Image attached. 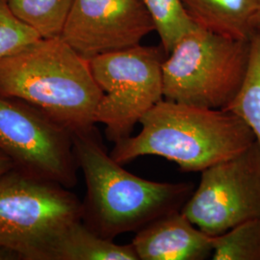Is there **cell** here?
Returning a JSON list of instances; mask_svg holds the SVG:
<instances>
[{
	"label": "cell",
	"mask_w": 260,
	"mask_h": 260,
	"mask_svg": "<svg viewBox=\"0 0 260 260\" xmlns=\"http://www.w3.org/2000/svg\"><path fill=\"white\" fill-rule=\"evenodd\" d=\"M73 140L87 186L82 222L103 238L114 240L123 233H137L181 210L194 192L192 183L156 182L127 172L106 152L96 128L73 134Z\"/></svg>",
	"instance_id": "1"
},
{
	"label": "cell",
	"mask_w": 260,
	"mask_h": 260,
	"mask_svg": "<svg viewBox=\"0 0 260 260\" xmlns=\"http://www.w3.org/2000/svg\"><path fill=\"white\" fill-rule=\"evenodd\" d=\"M139 134L115 143L110 152L123 165L146 155L166 158L184 173L203 172L234 157L255 142L232 112L162 100L140 121Z\"/></svg>",
	"instance_id": "2"
},
{
	"label": "cell",
	"mask_w": 260,
	"mask_h": 260,
	"mask_svg": "<svg viewBox=\"0 0 260 260\" xmlns=\"http://www.w3.org/2000/svg\"><path fill=\"white\" fill-rule=\"evenodd\" d=\"M0 95L34 105L76 134L95 128L103 91L89 60L58 36L40 38L0 61Z\"/></svg>",
	"instance_id": "3"
},
{
	"label": "cell",
	"mask_w": 260,
	"mask_h": 260,
	"mask_svg": "<svg viewBox=\"0 0 260 260\" xmlns=\"http://www.w3.org/2000/svg\"><path fill=\"white\" fill-rule=\"evenodd\" d=\"M251 40L194 28L165 58L164 100L224 109L238 93L250 60Z\"/></svg>",
	"instance_id": "4"
},
{
	"label": "cell",
	"mask_w": 260,
	"mask_h": 260,
	"mask_svg": "<svg viewBox=\"0 0 260 260\" xmlns=\"http://www.w3.org/2000/svg\"><path fill=\"white\" fill-rule=\"evenodd\" d=\"M82 220V202L69 188L14 167L0 175V245L22 260H49L57 238Z\"/></svg>",
	"instance_id": "5"
},
{
	"label": "cell",
	"mask_w": 260,
	"mask_h": 260,
	"mask_svg": "<svg viewBox=\"0 0 260 260\" xmlns=\"http://www.w3.org/2000/svg\"><path fill=\"white\" fill-rule=\"evenodd\" d=\"M162 47L141 44L89 60L93 77L103 91L95 122L105 126L107 139L117 143L131 136L135 125L163 96Z\"/></svg>",
	"instance_id": "6"
},
{
	"label": "cell",
	"mask_w": 260,
	"mask_h": 260,
	"mask_svg": "<svg viewBox=\"0 0 260 260\" xmlns=\"http://www.w3.org/2000/svg\"><path fill=\"white\" fill-rule=\"evenodd\" d=\"M0 151L30 176L69 189L77 183L73 133L16 98L0 95Z\"/></svg>",
	"instance_id": "7"
},
{
	"label": "cell",
	"mask_w": 260,
	"mask_h": 260,
	"mask_svg": "<svg viewBox=\"0 0 260 260\" xmlns=\"http://www.w3.org/2000/svg\"><path fill=\"white\" fill-rule=\"evenodd\" d=\"M181 212L202 232L216 236L260 218V149L254 142L236 156L202 172Z\"/></svg>",
	"instance_id": "8"
},
{
	"label": "cell",
	"mask_w": 260,
	"mask_h": 260,
	"mask_svg": "<svg viewBox=\"0 0 260 260\" xmlns=\"http://www.w3.org/2000/svg\"><path fill=\"white\" fill-rule=\"evenodd\" d=\"M152 31L142 0H74L60 37L91 59L138 46Z\"/></svg>",
	"instance_id": "9"
},
{
	"label": "cell",
	"mask_w": 260,
	"mask_h": 260,
	"mask_svg": "<svg viewBox=\"0 0 260 260\" xmlns=\"http://www.w3.org/2000/svg\"><path fill=\"white\" fill-rule=\"evenodd\" d=\"M130 244L140 260H204L212 254V236L197 228L181 210L147 224Z\"/></svg>",
	"instance_id": "10"
},
{
	"label": "cell",
	"mask_w": 260,
	"mask_h": 260,
	"mask_svg": "<svg viewBox=\"0 0 260 260\" xmlns=\"http://www.w3.org/2000/svg\"><path fill=\"white\" fill-rule=\"evenodd\" d=\"M182 3L198 27L248 41L256 33L258 0H182Z\"/></svg>",
	"instance_id": "11"
},
{
	"label": "cell",
	"mask_w": 260,
	"mask_h": 260,
	"mask_svg": "<svg viewBox=\"0 0 260 260\" xmlns=\"http://www.w3.org/2000/svg\"><path fill=\"white\" fill-rule=\"evenodd\" d=\"M49 260H139L131 244L118 245L91 231L82 220L71 223L57 238Z\"/></svg>",
	"instance_id": "12"
},
{
	"label": "cell",
	"mask_w": 260,
	"mask_h": 260,
	"mask_svg": "<svg viewBox=\"0 0 260 260\" xmlns=\"http://www.w3.org/2000/svg\"><path fill=\"white\" fill-rule=\"evenodd\" d=\"M223 110L246 122L260 149V32L251 37L249 65L241 87Z\"/></svg>",
	"instance_id": "13"
},
{
	"label": "cell",
	"mask_w": 260,
	"mask_h": 260,
	"mask_svg": "<svg viewBox=\"0 0 260 260\" xmlns=\"http://www.w3.org/2000/svg\"><path fill=\"white\" fill-rule=\"evenodd\" d=\"M74 0H10L19 19L34 28L42 38L61 35Z\"/></svg>",
	"instance_id": "14"
},
{
	"label": "cell",
	"mask_w": 260,
	"mask_h": 260,
	"mask_svg": "<svg viewBox=\"0 0 260 260\" xmlns=\"http://www.w3.org/2000/svg\"><path fill=\"white\" fill-rule=\"evenodd\" d=\"M154 24L161 47L169 54L177 43L197 27L182 0H142Z\"/></svg>",
	"instance_id": "15"
},
{
	"label": "cell",
	"mask_w": 260,
	"mask_h": 260,
	"mask_svg": "<svg viewBox=\"0 0 260 260\" xmlns=\"http://www.w3.org/2000/svg\"><path fill=\"white\" fill-rule=\"evenodd\" d=\"M213 260H260V218L212 236Z\"/></svg>",
	"instance_id": "16"
},
{
	"label": "cell",
	"mask_w": 260,
	"mask_h": 260,
	"mask_svg": "<svg viewBox=\"0 0 260 260\" xmlns=\"http://www.w3.org/2000/svg\"><path fill=\"white\" fill-rule=\"evenodd\" d=\"M41 37L14 13L10 0H0V61Z\"/></svg>",
	"instance_id": "17"
},
{
	"label": "cell",
	"mask_w": 260,
	"mask_h": 260,
	"mask_svg": "<svg viewBox=\"0 0 260 260\" xmlns=\"http://www.w3.org/2000/svg\"><path fill=\"white\" fill-rule=\"evenodd\" d=\"M14 168V164L12 160L8 156H6L3 152L0 151V175L10 171Z\"/></svg>",
	"instance_id": "18"
},
{
	"label": "cell",
	"mask_w": 260,
	"mask_h": 260,
	"mask_svg": "<svg viewBox=\"0 0 260 260\" xmlns=\"http://www.w3.org/2000/svg\"><path fill=\"white\" fill-rule=\"evenodd\" d=\"M20 259L19 254L6 247L0 245V260Z\"/></svg>",
	"instance_id": "19"
},
{
	"label": "cell",
	"mask_w": 260,
	"mask_h": 260,
	"mask_svg": "<svg viewBox=\"0 0 260 260\" xmlns=\"http://www.w3.org/2000/svg\"><path fill=\"white\" fill-rule=\"evenodd\" d=\"M256 32H260V0H258V11L256 16Z\"/></svg>",
	"instance_id": "20"
}]
</instances>
